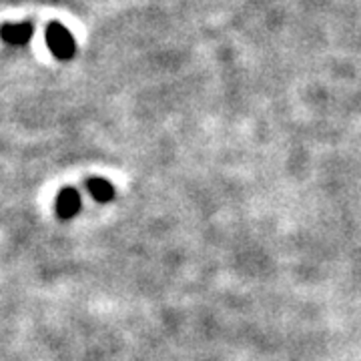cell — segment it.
Here are the masks:
<instances>
[{
	"label": "cell",
	"mask_w": 361,
	"mask_h": 361,
	"mask_svg": "<svg viewBox=\"0 0 361 361\" xmlns=\"http://www.w3.org/2000/svg\"><path fill=\"white\" fill-rule=\"evenodd\" d=\"M80 195H78L77 189H73V187H66L63 189L59 197H56V215L61 217V219H73L75 215H77L78 211H80Z\"/></svg>",
	"instance_id": "3"
},
{
	"label": "cell",
	"mask_w": 361,
	"mask_h": 361,
	"mask_svg": "<svg viewBox=\"0 0 361 361\" xmlns=\"http://www.w3.org/2000/svg\"><path fill=\"white\" fill-rule=\"evenodd\" d=\"M32 25L28 20L23 23H4L0 26V39L11 47H23L32 37Z\"/></svg>",
	"instance_id": "2"
},
{
	"label": "cell",
	"mask_w": 361,
	"mask_h": 361,
	"mask_svg": "<svg viewBox=\"0 0 361 361\" xmlns=\"http://www.w3.org/2000/svg\"><path fill=\"white\" fill-rule=\"evenodd\" d=\"M47 47L51 49V52L59 61L73 59V54L77 51L75 37L61 23H51V25L47 26Z\"/></svg>",
	"instance_id": "1"
},
{
	"label": "cell",
	"mask_w": 361,
	"mask_h": 361,
	"mask_svg": "<svg viewBox=\"0 0 361 361\" xmlns=\"http://www.w3.org/2000/svg\"><path fill=\"white\" fill-rule=\"evenodd\" d=\"M87 189H89L90 197L99 203H109L115 197V187L106 179L94 177V179L87 180Z\"/></svg>",
	"instance_id": "4"
}]
</instances>
